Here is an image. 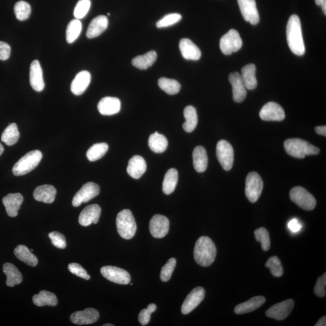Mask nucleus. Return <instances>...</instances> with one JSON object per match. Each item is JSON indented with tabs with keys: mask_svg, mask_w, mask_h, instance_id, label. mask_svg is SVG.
<instances>
[{
	"mask_svg": "<svg viewBox=\"0 0 326 326\" xmlns=\"http://www.w3.org/2000/svg\"><path fill=\"white\" fill-rule=\"evenodd\" d=\"M286 38L289 49L294 54L297 56H303L305 53L301 22L296 15L290 16L287 22Z\"/></svg>",
	"mask_w": 326,
	"mask_h": 326,
	"instance_id": "f257e3e1",
	"label": "nucleus"
},
{
	"mask_svg": "<svg viewBox=\"0 0 326 326\" xmlns=\"http://www.w3.org/2000/svg\"><path fill=\"white\" fill-rule=\"evenodd\" d=\"M216 248L212 239L201 236L197 240L194 248V258L197 263L202 267H209L215 260Z\"/></svg>",
	"mask_w": 326,
	"mask_h": 326,
	"instance_id": "f03ea898",
	"label": "nucleus"
},
{
	"mask_svg": "<svg viewBox=\"0 0 326 326\" xmlns=\"http://www.w3.org/2000/svg\"><path fill=\"white\" fill-rule=\"evenodd\" d=\"M287 154L297 158H304L306 155H317L319 149L312 144L300 139H289L284 143Z\"/></svg>",
	"mask_w": 326,
	"mask_h": 326,
	"instance_id": "7ed1b4c3",
	"label": "nucleus"
},
{
	"mask_svg": "<svg viewBox=\"0 0 326 326\" xmlns=\"http://www.w3.org/2000/svg\"><path fill=\"white\" fill-rule=\"evenodd\" d=\"M43 153L38 150L28 152L15 163L12 169L15 176H22L29 173L40 164Z\"/></svg>",
	"mask_w": 326,
	"mask_h": 326,
	"instance_id": "20e7f679",
	"label": "nucleus"
},
{
	"mask_svg": "<svg viewBox=\"0 0 326 326\" xmlns=\"http://www.w3.org/2000/svg\"><path fill=\"white\" fill-rule=\"evenodd\" d=\"M116 225L118 233L121 238L129 240L135 236L137 224L131 210H123L118 214Z\"/></svg>",
	"mask_w": 326,
	"mask_h": 326,
	"instance_id": "39448f33",
	"label": "nucleus"
},
{
	"mask_svg": "<svg viewBox=\"0 0 326 326\" xmlns=\"http://www.w3.org/2000/svg\"><path fill=\"white\" fill-rule=\"evenodd\" d=\"M289 196L292 202L305 210H312L315 209L316 201L312 194L305 188L297 186L290 191Z\"/></svg>",
	"mask_w": 326,
	"mask_h": 326,
	"instance_id": "423d86ee",
	"label": "nucleus"
},
{
	"mask_svg": "<svg viewBox=\"0 0 326 326\" xmlns=\"http://www.w3.org/2000/svg\"><path fill=\"white\" fill-rule=\"evenodd\" d=\"M264 183L260 176L257 172L249 173L246 178L245 194L251 203H255L261 195Z\"/></svg>",
	"mask_w": 326,
	"mask_h": 326,
	"instance_id": "0eeeda50",
	"label": "nucleus"
},
{
	"mask_svg": "<svg viewBox=\"0 0 326 326\" xmlns=\"http://www.w3.org/2000/svg\"><path fill=\"white\" fill-rule=\"evenodd\" d=\"M242 44V40L238 31L231 29L220 39V49L225 55H230L241 49Z\"/></svg>",
	"mask_w": 326,
	"mask_h": 326,
	"instance_id": "6e6552de",
	"label": "nucleus"
},
{
	"mask_svg": "<svg viewBox=\"0 0 326 326\" xmlns=\"http://www.w3.org/2000/svg\"><path fill=\"white\" fill-rule=\"evenodd\" d=\"M216 156L220 165L225 171H230L234 162V151L231 144L222 140L217 143Z\"/></svg>",
	"mask_w": 326,
	"mask_h": 326,
	"instance_id": "1a4fd4ad",
	"label": "nucleus"
},
{
	"mask_svg": "<svg viewBox=\"0 0 326 326\" xmlns=\"http://www.w3.org/2000/svg\"><path fill=\"white\" fill-rule=\"evenodd\" d=\"M100 193V187L92 182L85 184L76 193L72 201L73 206L79 207L82 203H88Z\"/></svg>",
	"mask_w": 326,
	"mask_h": 326,
	"instance_id": "9d476101",
	"label": "nucleus"
},
{
	"mask_svg": "<svg viewBox=\"0 0 326 326\" xmlns=\"http://www.w3.org/2000/svg\"><path fill=\"white\" fill-rule=\"evenodd\" d=\"M101 273L105 279L120 284H127L131 282V276L127 272L121 268L106 266L101 268Z\"/></svg>",
	"mask_w": 326,
	"mask_h": 326,
	"instance_id": "9b49d317",
	"label": "nucleus"
},
{
	"mask_svg": "<svg viewBox=\"0 0 326 326\" xmlns=\"http://www.w3.org/2000/svg\"><path fill=\"white\" fill-rule=\"evenodd\" d=\"M294 307V300L288 299L271 306L265 314L268 317L276 319L279 321L283 320L289 315Z\"/></svg>",
	"mask_w": 326,
	"mask_h": 326,
	"instance_id": "f8f14e48",
	"label": "nucleus"
},
{
	"mask_svg": "<svg viewBox=\"0 0 326 326\" xmlns=\"http://www.w3.org/2000/svg\"><path fill=\"white\" fill-rule=\"evenodd\" d=\"M205 297V290L202 287H197L188 294L181 306L183 314H189L200 304Z\"/></svg>",
	"mask_w": 326,
	"mask_h": 326,
	"instance_id": "ddd939ff",
	"label": "nucleus"
},
{
	"mask_svg": "<svg viewBox=\"0 0 326 326\" xmlns=\"http://www.w3.org/2000/svg\"><path fill=\"white\" fill-rule=\"evenodd\" d=\"M238 2L244 20L252 25L257 24L260 18L255 0H238Z\"/></svg>",
	"mask_w": 326,
	"mask_h": 326,
	"instance_id": "4468645a",
	"label": "nucleus"
},
{
	"mask_svg": "<svg viewBox=\"0 0 326 326\" xmlns=\"http://www.w3.org/2000/svg\"><path fill=\"white\" fill-rule=\"evenodd\" d=\"M260 117L265 121H282L285 113L282 107L276 102H271L265 104L260 111Z\"/></svg>",
	"mask_w": 326,
	"mask_h": 326,
	"instance_id": "2eb2a0df",
	"label": "nucleus"
},
{
	"mask_svg": "<svg viewBox=\"0 0 326 326\" xmlns=\"http://www.w3.org/2000/svg\"><path fill=\"white\" fill-rule=\"evenodd\" d=\"M149 230L153 237L164 238L169 232V220L163 215L153 216L149 223Z\"/></svg>",
	"mask_w": 326,
	"mask_h": 326,
	"instance_id": "dca6fc26",
	"label": "nucleus"
},
{
	"mask_svg": "<svg viewBox=\"0 0 326 326\" xmlns=\"http://www.w3.org/2000/svg\"><path fill=\"white\" fill-rule=\"evenodd\" d=\"M99 313L96 309L87 308L82 311H78L70 316V320L77 325H87L94 323L99 318Z\"/></svg>",
	"mask_w": 326,
	"mask_h": 326,
	"instance_id": "f3484780",
	"label": "nucleus"
},
{
	"mask_svg": "<svg viewBox=\"0 0 326 326\" xmlns=\"http://www.w3.org/2000/svg\"><path fill=\"white\" fill-rule=\"evenodd\" d=\"M229 79L232 86L233 100L241 103L247 97V88H245L241 75L237 72L233 73L229 75Z\"/></svg>",
	"mask_w": 326,
	"mask_h": 326,
	"instance_id": "a211bd4d",
	"label": "nucleus"
},
{
	"mask_svg": "<svg viewBox=\"0 0 326 326\" xmlns=\"http://www.w3.org/2000/svg\"><path fill=\"white\" fill-rule=\"evenodd\" d=\"M101 214V208L97 204H92L86 207L80 214L79 223L80 225L84 226L90 225L92 223L96 224Z\"/></svg>",
	"mask_w": 326,
	"mask_h": 326,
	"instance_id": "6ab92c4d",
	"label": "nucleus"
},
{
	"mask_svg": "<svg viewBox=\"0 0 326 326\" xmlns=\"http://www.w3.org/2000/svg\"><path fill=\"white\" fill-rule=\"evenodd\" d=\"M99 113L104 116H113L119 113L121 102L119 99L114 97L102 98L97 105Z\"/></svg>",
	"mask_w": 326,
	"mask_h": 326,
	"instance_id": "aec40b11",
	"label": "nucleus"
},
{
	"mask_svg": "<svg viewBox=\"0 0 326 326\" xmlns=\"http://www.w3.org/2000/svg\"><path fill=\"white\" fill-rule=\"evenodd\" d=\"M30 83L35 91L41 92L45 87L43 70L39 60H34L30 69Z\"/></svg>",
	"mask_w": 326,
	"mask_h": 326,
	"instance_id": "412c9836",
	"label": "nucleus"
},
{
	"mask_svg": "<svg viewBox=\"0 0 326 326\" xmlns=\"http://www.w3.org/2000/svg\"><path fill=\"white\" fill-rule=\"evenodd\" d=\"M23 201V197L19 193H10L3 198V204L9 216L14 217L18 215Z\"/></svg>",
	"mask_w": 326,
	"mask_h": 326,
	"instance_id": "4be33fe9",
	"label": "nucleus"
},
{
	"mask_svg": "<svg viewBox=\"0 0 326 326\" xmlns=\"http://www.w3.org/2000/svg\"><path fill=\"white\" fill-rule=\"evenodd\" d=\"M91 76L88 71H82L77 74L72 83L71 91L76 95H82L90 84Z\"/></svg>",
	"mask_w": 326,
	"mask_h": 326,
	"instance_id": "5701e85b",
	"label": "nucleus"
},
{
	"mask_svg": "<svg viewBox=\"0 0 326 326\" xmlns=\"http://www.w3.org/2000/svg\"><path fill=\"white\" fill-rule=\"evenodd\" d=\"M179 47H180L182 56L185 59L198 60L200 59L201 50L190 40L187 38L181 40Z\"/></svg>",
	"mask_w": 326,
	"mask_h": 326,
	"instance_id": "b1692460",
	"label": "nucleus"
},
{
	"mask_svg": "<svg viewBox=\"0 0 326 326\" xmlns=\"http://www.w3.org/2000/svg\"><path fill=\"white\" fill-rule=\"evenodd\" d=\"M147 165L145 159L140 155L133 156L127 167V174L134 179H139L145 173Z\"/></svg>",
	"mask_w": 326,
	"mask_h": 326,
	"instance_id": "393cba45",
	"label": "nucleus"
},
{
	"mask_svg": "<svg viewBox=\"0 0 326 326\" xmlns=\"http://www.w3.org/2000/svg\"><path fill=\"white\" fill-rule=\"evenodd\" d=\"M108 25V20L106 16L100 15L94 18L89 24L87 31V37L89 39L96 38L106 30Z\"/></svg>",
	"mask_w": 326,
	"mask_h": 326,
	"instance_id": "a878e982",
	"label": "nucleus"
},
{
	"mask_svg": "<svg viewBox=\"0 0 326 326\" xmlns=\"http://www.w3.org/2000/svg\"><path fill=\"white\" fill-rule=\"evenodd\" d=\"M56 190L53 185H43L38 186L33 194L35 200L47 204H51L55 200Z\"/></svg>",
	"mask_w": 326,
	"mask_h": 326,
	"instance_id": "bb28decb",
	"label": "nucleus"
},
{
	"mask_svg": "<svg viewBox=\"0 0 326 326\" xmlns=\"http://www.w3.org/2000/svg\"><path fill=\"white\" fill-rule=\"evenodd\" d=\"M266 302L264 297L256 296L252 297L247 302L241 303L235 307V312L238 315L247 314L259 308Z\"/></svg>",
	"mask_w": 326,
	"mask_h": 326,
	"instance_id": "cd10ccee",
	"label": "nucleus"
},
{
	"mask_svg": "<svg viewBox=\"0 0 326 326\" xmlns=\"http://www.w3.org/2000/svg\"><path fill=\"white\" fill-rule=\"evenodd\" d=\"M193 166L199 173L205 172L208 166V156L206 150L203 146H197L193 152Z\"/></svg>",
	"mask_w": 326,
	"mask_h": 326,
	"instance_id": "c85d7f7f",
	"label": "nucleus"
},
{
	"mask_svg": "<svg viewBox=\"0 0 326 326\" xmlns=\"http://www.w3.org/2000/svg\"><path fill=\"white\" fill-rule=\"evenodd\" d=\"M256 67L254 64L250 63L243 67L241 70V77L245 86V88L252 90L257 87V81L255 77Z\"/></svg>",
	"mask_w": 326,
	"mask_h": 326,
	"instance_id": "c756f323",
	"label": "nucleus"
},
{
	"mask_svg": "<svg viewBox=\"0 0 326 326\" xmlns=\"http://www.w3.org/2000/svg\"><path fill=\"white\" fill-rule=\"evenodd\" d=\"M3 273L6 275V284L9 287L20 284L22 282V276L18 268L11 263H6L3 267Z\"/></svg>",
	"mask_w": 326,
	"mask_h": 326,
	"instance_id": "7c9ffc66",
	"label": "nucleus"
},
{
	"mask_svg": "<svg viewBox=\"0 0 326 326\" xmlns=\"http://www.w3.org/2000/svg\"><path fill=\"white\" fill-rule=\"evenodd\" d=\"M157 59V53L155 51H150L143 55L134 57L132 60V64L136 68L140 70H146L151 67Z\"/></svg>",
	"mask_w": 326,
	"mask_h": 326,
	"instance_id": "2f4dec72",
	"label": "nucleus"
},
{
	"mask_svg": "<svg viewBox=\"0 0 326 326\" xmlns=\"http://www.w3.org/2000/svg\"><path fill=\"white\" fill-rule=\"evenodd\" d=\"M14 254L19 260L31 267H36L38 263L37 256L29 250L26 246L18 245L14 250Z\"/></svg>",
	"mask_w": 326,
	"mask_h": 326,
	"instance_id": "473e14b6",
	"label": "nucleus"
},
{
	"mask_svg": "<svg viewBox=\"0 0 326 326\" xmlns=\"http://www.w3.org/2000/svg\"><path fill=\"white\" fill-rule=\"evenodd\" d=\"M148 144L150 149L153 152L160 153L164 152L167 149L168 141L165 136L155 132L150 136Z\"/></svg>",
	"mask_w": 326,
	"mask_h": 326,
	"instance_id": "72a5a7b5",
	"label": "nucleus"
},
{
	"mask_svg": "<svg viewBox=\"0 0 326 326\" xmlns=\"http://www.w3.org/2000/svg\"><path fill=\"white\" fill-rule=\"evenodd\" d=\"M185 122L183 123V128L185 132L191 133L196 128L198 124V115L196 109L193 106H187L184 110Z\"/></svg>",
	"mask_w": 326,
	"mask_h": 326,
	"instance_id": "f704fd0d",
	"label": "nucleus"
},
{
	"mask_svg": "<svg viewBox=\"0 0 326 326\" xmlns=\"http://www.w3.org/2000/svg\"><path fill=\"white\" fill-rule=\"evenodd\" d=\"M178 181V171L172 168L166 172L164 180L162 182V191L166 194H170L174 192Z\"/></svg>",
	"mask_w": 326,
	"mask_h": 326,
	"instance_id": "c9c22d12",
	"label": "nucleus"
},
{
	"mask_svg": "<svg viewBox=\"0 0 326 326\" xmlns=\"http://www.w3.org/2000/svg\"><path fill=\"white\" fill-rule=\"evenodd\" d=\"M32 300L35 305L40 307L55 306L57 304V299L55 294L47 290H41L39 294L33 297Z\"/></svg>",
	"mask_w": 326,
	"mask_h": 326,
	"instance_id": "e433bc0d",
	"label": "nucleus"
},
{
	"mask_svg": "<svg viewBox=\"0 0 326 326\" xmlns=\"http://www.w3.org/2000/svg\"><path fill=\"white\" fill-rule=\"evenodd\" d=\"M20 134L19 132L17 124L13 123L9 124L2 135V141L8 146L15 145L20 138Z\"/></svg>",
	"mask_w": 326,
	"mask_h": 326,
	"instance_id": "4c0bfd02",
	"label": "nucleus"
},
{
	"mask_svg": "<svg viewBox=\"0 0 326 326\" xmlns=\"http://www.w3.org/2000/svg\"><path fill=\"white\" fill-rule=\"evenodd\" d=\"M82 25L78 19H75L69 22L66 31L67 43L72 44L78 39L81 33Z\"/></svg>",
	"mask_w": 326,
	"mask_h": 326,
	"instance_id": "58836bf2",
	"label": "nucleus"
},
{
	"mask_svg": "<svg viewBox=\"0 0 326 326\" xmlns=\"http://www.w3.org/2000/svg\"><path fill=\"white\" fill-rule=\"evenodd\" d=\"M108 144L100 143L94 144L88 150L87 156L88 160L95 161L102 158L108 151Z\"/></svg>",
	"mask_w": 326,
	"mask_h": 326,
	"instance_id": "ea45409f",
	"label": "nucleus"
},
{
	"mask_svg": "<svg viewBox=\"0 0 326 326\" xmlns=\"http://www.w3.org/2000/svg\"><path fill=\"white\" fill-rule=\"evenodd\" d=\"M158 84L159 88L168 94L174 95L180 91V83L174 79L161 78L158 80Z\"/></svg>",
	"mask_w": 326,
	"mask_h": 326,
	"instance_id": "a19ab883",
	"label": "nucleus"
},
{
	"mask_svg": "<svg viewBox=\"0 0 326 326\" xmlns=\"http://www.w3.org/2000/svg\"><path fill=\"white\" fill-rule=\"evenodd\" d=\"M31 6L24 1H20L16 3L14 6V13L16 18L20 21H25L29 18L31 14Z\"/></svg>",
	"mask_w": 326,
	"mask_h": 326,
	"instance_id": "79ce46f5",
	"label": "nucleus"
},
{
	"mask_svg": "<svg viewBox=\"0 0 326 326\" xmlns=\"http://www.w3.org/2000/svg\"><path fill=\"white\" fill-rule=\"evenodd\" d=\"M254 235L255 239L260 242L262 248L265 251L270 250L271 247V241L269 232L266 229L261 227L255 230Z\"/></svg>",
	"mask_w": 326,
	"mask_h": 326,
	"instance_id": "37998d69",
	"label": "nucleus"
},
{
	"mask_svg": "<svg viewBox=\"0 0 326 326\" xmlns=\"http://www.w3.org/2000/svg\"><path fill=\"white\" fill-rule=\"evenodd\" d=\"M265 266L270 268L271 274L275 277H280L283 274V268L279 258L277 256L271 257Z\"/></svg>",
	"mask_w": 326,
	"mask_h": 326,
	"instance_id": "c03bdc74",
	"label": "nucleus"
},
{
	"mask_svg": "<svg viewBox=\"0 0 326 326\" xmlns=\"http://www.w3.org/2000/svg\"><path fill=\"white\" fill-rule=\"evenodd\" d=\"M91 4V0H79L74 10V16L76 19L81 20L84 18L90 9Z\"/></svg>",
	"mask_w": 326,
	"mask_h": 326,
	"instance_id": "a18cd8bd",
	"label": "nucleus"
},
{
	"mask_svg": "<svg viewBox=\"0 0 326 326\" xmlns=\"http://www.w3.org/2000/svg\"><path fill=\"white\" fill-rule=\"evenodd\" d=\"M181 15L177 14V13L168 14L156 22V25L158 28L168 27L177 24L181 20Z\"/></svg>",
	"mask_w": 326,
	"mask_h": 326,
	"instance_id": "49530a36",
	"label": "nucleus"
},
{
	"mask_svg": "<svg viewBox=\"0 0 326 326\" xmlns=\"http://www.w3.org/2000/svg\"><path fill=\"white\" fill-rule=\"evenodd\" d=\"M176 264H177V260L175 258H171L162 267L160 274V278L162 282H168L171 279L172 273H173L175 270Z\"/></svg>",
	"mask_w": 326,
	"mask_h": 326,
	"instance_id": "de8ad7c7",
	"label": "nucleus"
},
{
	"mask_svg": "<svg viewBox=\"0 0 326 326\" xmlns=\"http://www.w3.org/2000/svg\"><path fill=\"white\" fill-rule=\"evenodd\" d=\"M156 306L153 303L148 305V308L143 309L140 312L139 321L142 325H146L149 323L152 313L156 311Z\"/></svg>",
	"mask_w": 326,
	"mask_h": 326,
	"instance_id": "09e8293b",
	"label": "nucleus"
},
{
	"mask_svg": "<svg viewBox=\"0 0 326 326\" xmlns=\"http://www.w3.org/2000/svg\"><path fill=\"white\" fill-rule=\"evenodd\" d=\"M49 237L54 247L59 249L66 248V239L65 236L61 233L57 232H51L49 233Z\"/></svg>",
	"mask_w": 326,
	"mask_h": 326,
	"instance_id": "8fccbe9b",
	"label": "nucleus"
},
{
	"mask_svg": "<svg viewBox=\"0 0 326 326\" xmlns=\"http://www.w3.org/2000/svg\"><path fill=\"white\" fill-rule=\"evenodd\" d=\"M69 270L72 274L82 279L87 280L90 279V276L81 265L76 263L70 264L69 265Z\"/></svg>",
	"mask_w": 326,
	"mask_h": 326,
	"instance_id": "3c124183",
	"label": "nucleus"
},
{
	"mask_svg": "<svg viewBox=\"0 0 326 326\" xmlns=\"http://www.w3.org/2000/svg\"><path fill=\"white\" fill-rule=\"evenodd\" d=\"M326 274L324 273L316 281L314 287V293L319 297H324L326 295Z\"/></svg>",
	"mask_w": 326,
	"mask_h": 326,
	"instance_id": "603ef678",
	"label": "nucleus"
},
{
	"mask_svg": "<svg viewBox=\"0 0 326 326\" xmlns=\"http://www.w3.org/2000/svg\"><path fill=\"white\" fill-rule=\"evenodd\" d=\"M11 49L8 43L0 41V60H6L11 55Z\"/></svg>",
	"mask_w": 326,
	"mask_h": 326,
	"instance_id": "864d4df0",
	"label": "nucleus"
},
{
	"mask_svg": "<svg viewBox=\"0 0 326 326\" xmlns=\"http://www.w3.org/2000/svg\"><path fill=\"white\" fill-rule=\"evenodd\" d=\"M287 226H288L290 231L292 233L299 232L302 228V225L297 219L290 220Z\"/></svg>",
	"mask_w": 326,
	"mask_h": 326,
	"instance_id": "5fc2aeb1",
	"label": "nucleus"
},
{
	"mask_svg": "<svg viewBox=\"0 0 326 326\" xmlns=\"http://www.w3.org/2000/svg\"><path fill=\"white\" fill-rule=\"evenodd\" d=\"M315 131L316 133L319 134V135H321L322 136H326V126H317L315 127Z\"/></svg>",
	"mask_w": 326,
	"mask_h": 326,
	"instance_id": "6e6d98bb",
	"label": "nucleus"
},
{
	"mask_svg": "<svg viewBox=\"0 0 326 326\" xmlns=\"http://www.w3.org/2000/svg\"><path fill=\"white\" fill-rule=\"evenodd\" d=\"M316 5L321 6L324 15H326V0H315Z\"/></svg>",
	"mask_w": 326,
	"mask_h": 326,
	"instance_id": "4d7b16f0",
	"label": "nucleus"
},
{
	"mask_svg": "<svg viewBox=\"0 0 326 326\" xmlns=\"http://www.w3.org/2000/svg\"><path fill=\"white\" fill-rule=\"evenodd\" d=\"M315 326H325L326 325V316H322L319 319L315 325Z\"/></svg>",
	"mask_w": 326,
	"mask_h": 326,
	"instance_id": "13d9d810",
	"label": "nucleus"
},
{
	"mask_svg": "<svg viewBox=\"0 0 326 326\" xmlns=\"http://www.w3.org/2000/svg\"><path fill=\"white\" fill-rule=\"evenodd\" d=\"M3 152H4V148H3V146L2 144L0 143V156L2 155Z\"/></svg>",
	"mask_w": 326,
	"mask_h": 326,
	"instance_id": "bf43d9fd",
	"label": "nucleus"
},
{
	"mask_svg": "<svg viewBox=\"0 0 326 326\" xmlns=\"http://www.w3.org/2000/svg\"><path fill=\"white\" fill-rule=\"evenodd\" d=\"M114 325L111 324H105L104 326H114Z\"/></svg>",
	"mask_w": 326,
	"mask_h": 326,
	"instance_id": "052dcab7",
	"label": "nucleus"
}]
</instances>
